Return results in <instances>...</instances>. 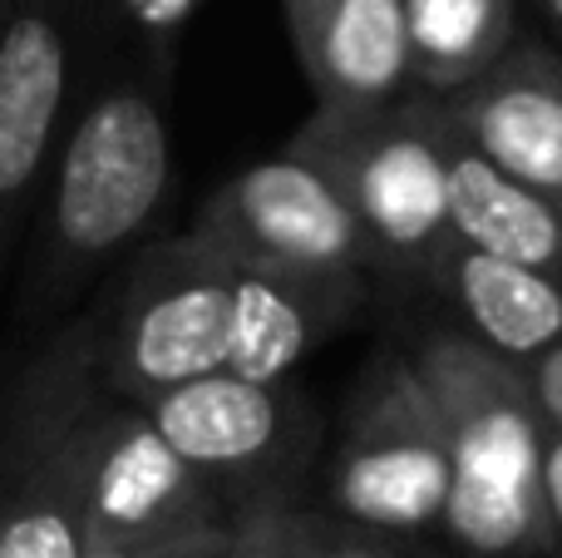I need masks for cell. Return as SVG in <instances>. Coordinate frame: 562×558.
<instances>
[{
    "instance_id": "6da1fadb",
    "label": "cell",
    "mask_w": 562,
    "mask_h": 558,
    "mask_svg": "<svg viewBox=\"0 0 562 558\" xmlns=\"http://www.w3.org/2000/svg\"><path fill=\"white\" fill-rule=\"evenodd\" d=\"M173 193L168 59L79 99L30 208V257L20 277V322L45 326L89 292L114 257L134 253Z\"/></svg>"
},
{
    "instance_id": "7a4b0ae2",
    "label": "cell",
    "mask_w": 562,
    "mask_h": 558,
    "mask_svg": "<svg viewBox=\"0 0 562 558\" xmlns=\"http://www.w3.org/2000/svg\"><path fill=\"white\" fill-rule=\"evenodd\" d=\"M449 445V494L439 534L464 558H548L543 450L548 421L524 366L459 326L409 351Z\"/></svg>"
},
{
    "instance_id": "3957f363",
    "label": "cell",
    "mask_w": 562,
    "mask_h": 558,
    "mask_svg": "<svg viewBox=\"0 0 562 558\" xmlns=\"http://www.w3.org/2000/svg\"><path fill=\"white\" fill-rule=\"evenodd\" d=\"M286 148L330 178L370 247V272L429 277L449 243V119L435 94L409 89L385 104H316Z\"/></svg>"
},
{
    "instance_id": "277c9868",
    "label": "cell",
    "mask_w": 562,
    "mask_h": 558,
    "mask_svg": "<svg viewBox=\"0 0 562 558\" xmlns=\"http://www.w3.org/2000/svg\"><path fill=\"white\" fill-rule=\"evenodd\" d=\"M104 405L94 316H79L49 336L0 401L10 440L0 558H79L89 549V470Z\"/></svg>"
},
{
    "instance_id": "5b68a950",
    "label": "cell",
    "mask_w": 562,
    "mask_h": 558,
    "mask_svg": "<svg viewBox=\"0 0 562 558\" xmlns=\"http://www.w3.org/2000/svg\"><path fill=\"white\" fill-rule=\"evenodd\" d=\"M94 316L99 381L114 401L144 405L207 371H227L233 346V263L193 233L128 257Z\"/></svg>"
},
{
    "instance_id": "8992f818",
    "label": "cell",
    "mask_w": 562,
    "mask_h": 558,
    "mask_svg": "<svg viewBox=\"0 0 562 558\" xmlns=\"http://www.w3.org/2000/svg\"><path fill=\"white\" fill-rule=\"evenodd\" d=\"M321 494L326 514L366 529L419 539L439 529L449 494V445L409 356H375L350 386Z\"/></svg>"
},
{
    "instance_id": "52a82bcc",
    "label": "cell",
    "mask_w": 562,
    "mask_h": 558,
    "mask_svg": "<svg viewBox=\"0 0 562 558\" xmlns=\"http://www.w3.org/2000/svg\"><path fill=\"white\" fill-rule=\"evenodd\" d=\"M104 0H0V272L75 114Z\"/></svg>"
},
{
    "instance_id": "ba28073f",
    "label": "cell",
    "mask_w": 562,
    "mask_h": 558,
    "mask_svg": "<svg viewBox=\"0 0 562 558\" xmlns=\"http://www.w3.org/2000/svg\"><path fill=\"white\" fill-rule=\"evenodd\" d=\"M138 411L213 484L227 514L257 500H296L291 475L311 450V411L281 381L207 371Z\"/></svg>"
},
{
    "instance_id": "9c48e42d",
    "label": "cell",
    "mask_w": 562,
    "mask_h": 558,
    "mask_svg": "<svg viewBox=\"0 0 562 558\" xmlns=\"http://www.w3.org/2000/svg\"><path fill=\"white\" fill-rule=\"evenodd\" d=\"M188 233L237 267L370 277V247L316 164L291 148L227 178L193 213Z\"/></svg>"
},
{
    "instance_id": "30bf717a",
    "label": "cell",
    "mask_w": 562,
    "mask_h": 558,
    "mask_svg": "<svg viewBox=\"0 0 562 558\" xmlns=\"http://www.w3.org/2000/svg\"><path fill=\"white\" fill-rule=\"evenodd\" d=\"M223 524L227 504L213 484L154 431L138 405L109 395L89 470V549L217 534Z\"/></svg>"
},
{
    "instance_id": "8fae6325",
    "label": "cell",
    "mask_w": 562,
    "mask_h": 558,
    "mask_svg": "<svg viewBox=\"0 0 562 558\" xmlns=\"http://www.w3.org/2000/svg\"><path fill=\"white\" fill-rule=\"evenodd\" d=\"M439 109L474 154L562 203V55L553 45L518 35L494 69Z\"/></svg>"
},
{
    "instance_id": "7c38bea8",
    "label": "cell",
    "mask_w": 562,
    "mask_h": 558,
    "mask_svg": "<svg viewBox=\"0 0 562 558\" xmlns=\"http://www.w3.org/2000/svg\"><path fill=\"white\" fill-rule=\"evenodd\" d=\"M366 302V277L301 272V267L233 263V346L227 371L252 381H286L330 332Z\"/></svg>"
},
{
    "instance_id": "4fadbf2b",
    "label": "cell",
    "mask_w": 562,
    "mask_h": 558,
    "mask_svg": "<svg viewBox=\"0 0 562 558\" xmlns=\"http://www.w3.org/2000/svg\"><path fill=\"white\" fill-rule=\"evenodd\" d=\"M316 104H385L409 94L405 0H281Z\"/></svg>"
},
{
    "instance_id": "5bb4252c",
    "label": "cell",
    "mask_w": 562,
    "mask_h": 558,
    "mask_svg": "<svg viewBox=\"0 0 562 558\" xmlns=\"http://www.w3.org/2000/svg\"><path fill=\"white\" fill-rule=\"evenodd\" d=\"M425 282L449 297V306L459 312V332L508 361L524 366L562 346V272L488 257L449 237Z\"/></svg>"
},
{
    "instance_id": "9a60e30c",
    "label": "cell",
    "mask_w": 562,
    "mask_h": 558,
    "mask_svg": "<svg viewBox=\"0 0 562 558\" xmlns=\"http://www.w3.org/2000/svg\"><path fill=\"white\" fill-rule=\"evenodd\" d=\"M445 198L454 243L479 247L488 257H508V263L543 267V272H562V203L494 168L454 129L445 148Z\"/></svg>"
},
{
    "instance_id": "2e32d148",
    "label": "cell",
    "mask_w": 562,
    "mask_h": 558,
    "mask_svg": "<svg viewBox=\"0 0 562 558\" xmlns=\"http://www.w3.org/2000/svg\"><path fill=\"white\" fill-rule=\"evenodd\" d=\"M518 0H405L409 89L449 99L514 49Z\"/></svg>"
},
{
    "instance_id": "e0dca14e",
    "label": "cell",
    "mask_w": 562,
    "mask_h": 558,
    "mask_svg": "<svg viewBox=\"0 0 562 558\" xmlns=\"http://www.w3.org/2000/svg\"><path fill=\"white\" fill-rule=\"evenodd\" d=\"M316 510L296 500H257L227 514L217 558H311Z\"/></svg>"
},
{
    "instance_id": "ac0fdd59",
    "label": "cell",
    "mask_w": 562,
    "mask_h": 558,
    "mask_svg": "<svg viewBox=\"0 0 562 558\" xmlns=\"http://www.w3.org/2000/svg\"><path fill=\"white\" fill-rule=\"evenodd\" d=\"M311 558H445V554L429 549L419 534L366 529V524H350V520H336V514L316 510Z\"/></svg>"
},
{
    "instance_id": "d6986e66",
    "label": "cell",
    "mask_w": 562,
    "mask_h": 558,
    "mask_svg": "<svg viewBox=\"0 0 562 558\" xmlns=\"http://www.w3.org/2000/svg\"><path fill=\"white\" fill-rule=\"evenodd\" d=\"M203 5L207 0H104V10L124 15V25L144 40L148 55H164V59H168V45L183 35L188 20Z\"/></svg>"
},
{
    "instance_id": "ffe728a7",
    "label": "cell",
    "mask_w": 562,
    "mask_h": 558,
    "mask_svg": "<svg viewBox=\"0 0 562 558\" xmlns=\"http://www.w3.org/2000/svg\"><path fill=\"white\" fill-rule=\"evenodd\" d=\"M217 539H223V529H217V534H188V539H148V544H94V549H85L79 558H193V554L213 549Z\"/></svg>"
},
{
    "instance_id": "44dd1931",
    "label": "cell",
    "mask_w": 562,
    "mask_h": 558,
    "mask_svg": "<svg viewBox=\"0 0 562 558\" xmlns=\"http://www.w3.org/2000/svg\"><path fill=\"white\" fill-rule=\"evenodd\" d=\"M524 376H528V386H533V401H538V411H543L548 431L562 435V346L524 361Z\"/></svg>"
},
{
    "instance_id": "7402d4cb",
    "label": "cell",
    "mask_w": 562,
    "mask_h": 558,
    "mask_svg": "<svg viewBox=\"0 0 562 558\" xmlns=\"http://www.w3.org/2000/svg\"><path fill=\"white\" fill-rule=\"evenodd\" d=\"M543 514H548V558H562V435H548L543 450Z\"/></svg>"
},
{
    "instance_id": "603a6c76",
    "label": "cell",
    "mask_w": 562,
    "mask_h": 558,
    "mask_svg": "<svg viewBox=\"0 0 562 558\" xmlns=\"http://www.w3.org/2000/svg\"><path fill=\"white\" fill-rule=\"evenodd\" d=\"M5 500H10V440H5V421H0V524H5Z\"/></svg>"
},
{
    "instance_id": "cb8c5ba5",
    "label": "cell",
    "mask_w": 562,
    "mask_h": 558,
    "mask_svg": "<svg viewBox=\"0 0 562 558\" xmlns=\"http://www.w3.org/2000/svg\"><path fill=\"white\" fill-rule=\"evenodd\" d=\"M538 10L548 15V25H553V35H558V45H562V0H538ZM562 55V49H558Z\"/></svg>"
},
{
    "instance_id": "d4e9b609",
    "label": "cell",
    "mask_w": 562,
    "mask_h": 558,
    "mask_svg": "<svg viewBox=\"0 0 562 558\" xmlns=\"http://www.w3.org/2000/svg\"><path fill=\"white\" fill-rule=\"evenodd\" d=\"M217 544H223V539H217ZM217 544H213V549H203V554H193V558H217Z\"/></svg>"
}]
</instances>
